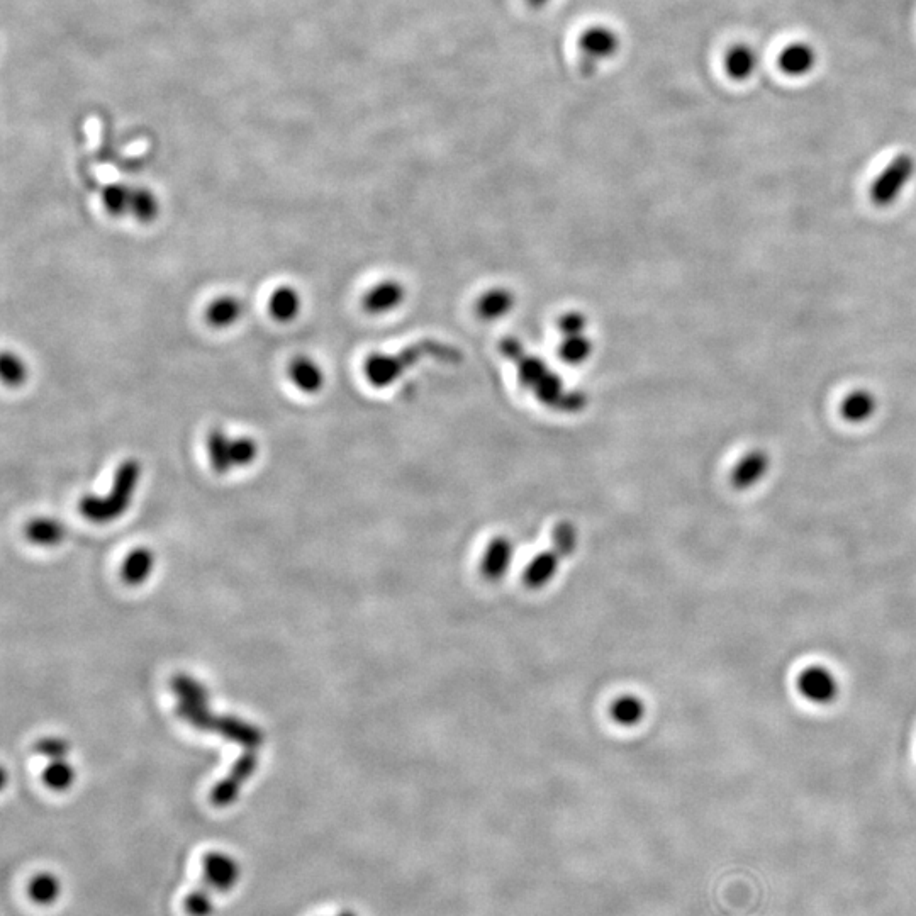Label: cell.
<instances>
[{
	"mask_svg": "<svg viewBox=\"0 0 916 916\" xmlns=\"http://www.w3.org/2000/svg\"><path fill=\"white\" fill-rule=\"evenodd\" d=\"M62 881L53 872H40L31 877L28 884V894L36 905L50 906L58 901L62 894Z\"/></svg>",
	"mask_w": 916,
	"mask_h": 916,
	"instance_id": "obj_18",
	"label": "cell"
},
{
	"mask_svg": "<svg viewBox=\"0 0 916 916\" xmlns=\"http://www.w3.org/2000/svg\"><path fill=\"white\" fill-rule=\"evenodd\" d=\"M816 65V51L808 43H793L782 50L779 67L789 77H803Z\"/></svg>",
	"mask_w": 916,
	"mask_h": 916,
	"instance_id": "obj_11",
	"label": "cell"
},
{
	"mask_svg": "<svg viewBox=\"0 0 916 916\" xmlns=\"http://www.w3.org/2000/svg\"><path fill=\"white\" fill-rule=\"evenodd\" d=\"M301 296L294 287L284 285L272 292L269 299V313L279 323H289L301 313Z\"/></svg>",
	"mask_w": 916,
	"mask_h": 916,
	"instance_id": "obj_15",
	"label": "cell"
},
{
	"mask_svg": "<svg viewBox=\"0 0 916 916\" xmlns=\"http://www.w3.org/2000/svg\"><path fill=\"white\" fill-rule=\"evenodd\" d=\"M514 545L509 538H494L482 553L481 572L489 581H499L513 564Z\"/></svg>",
	"mask_w": 916,
	"mask_h": 916,
	"instance_id": "obj_8",
	"label": "cell"
},
{
	"mask_svg": "<svg viewBox=\"0 0 916 916\" xmlns=\"http://www.w3.org/2000/svg\"><path fill=\"white\" fill-rule=\"evenodd\" d=\"M68 750H70V747L62 738H43V740L36 743V752H40L41 755H45L51 760L63 759L68 754Z\"/></svg>",
	"mask_w": 916,
	"mask_h": 916,
	"instance_id": "obj_30",
	"label": "cell"
},
{
	"mask_svg": "<svg viewBox=\"0 0 916 916\" xmlns=\"http://www.w3.org/2000/svg\"><path fill=\"white\" fill-rule=\"evenodd\" d=\"M403 287L386 280L372 287L364 296V309L370 314H384L391 309H396L403 301Z\"/></svg>",
	"mask_w": 916,
	"mask_h": 916,
	"instance_id": "obj_12",
	"label": "cell"
},
{
	"mask_svg": "<svg viewBox=\"0 0 916 916\" xmlns=\"http://www.w3.org/2000/svg\"><path fill=\"white\" fill-rule=\"evenodd\" d=\"M609 713H611V718L615 720V723H618L621 727H635L638 723H642L643 718H645L647 706H645L640 696L623 694V696L613 701Z\"/></svg>",
	"mask_w": 916,
	"mask_h": 916,
	"instance_id": "obj_17",
	"label": "cell"
},
{
	"mask_svg": "<svg viewBox=\"0 0 916 916\" xmlns=\"http://www.w3.org/2000/svg\"><path fill=\"white\" fill-rule=\"evenodd\" d=\"M794 684L799 696L805 699L806 703L815 704L820 708L835 703L842 691V682L832 667L820 662L799 669Z\"/></svg>",
	"mask_w": 916,
	"mask_h": 916,
	"instance_id": "obj_4",
	"label": "cell"
},
{
	"mask_svg": "<svg viewBox=\"0 0 916 916\" xmlns=\"http://www.w3.org/2000/svg\"><path fill=\"white\" fill-rule=\"evenodd\" d=\"M915 158L911 155H898L888 167L884 168L871 187V201L877 207L893 206L900 199L906 185L915 175Z\"/></svg>",
	"mask_w": 916,
	"mask_h": 916,
	"instance_id": "obj_5",
	"label": "cell"
},
{
	"mask_svg": "<svg viewBox=\"0 0 916 916\" xmlns=\"http://www.w3.org/2000/svg\"><path fill=\"white\" fill-rule=\"evenodd\" d=\"M757 62H759V58H757V53H755L752 46L737 45L728 51L727 58H725V68H727V73L733 80L742 82V80L750 79L754 75Z\"/></svg>",
	"mask_w": 916,
	"mask_h": 916,
	"instance_id": "obj_16",
	"label": "cell"
},
{
	"mask_svg": "<svg viewBox=\"0 0 916 916\" xmlns=\"http://www.w3.org/2000/svg\"><path fill=\"white\" fill-rule=\"evenodd\" d=\"M153 569V553L146 548H138L129 553L128 559L123 564V579L131 584L138 586L150 576Z\"/></svg>",
	"mask_w": 916,
	"mask_h": 916,
	"instance_id": "obj_21",
	"label": "cell"
},
{
	"mask_svg": "<svg viewBox=\"0 0 916 916\" xmlns=\"http://www.w3.org/2000/svg\"><path fill=\"white\" fill-rule=\"evenodd\" d=\"M158 201L151 194L150 190H133V199H131V209L129 214L135 216L136 221L140 223H153L158 216Z\"/></svg>",
	"mask_w": 916,
	"mask_h": 916,
	"instance_id": "obj_24",
	"label": "cell"
},
{
	"mask_svg": "<svg viewBox=\"0 0 916 916\" xmlns=\"http://www.w3.org/2000/svg\"><path fill=\"white\" fill-rule=\"evenodd\" d=\"M177 713L192 727L202 732H216L228 738L231 742L240 743L246 750L260 749L263 743V733L248 721L240 720L236 716H214L207 706L180 701L177 704Z\"/></svg>",
	"mask_w": 916,
	"mask_h": 916,
	"instance_id": "obj_3",
	"label": "cell"
},
{
	"mask_svg": "<svg viewBox=\"0 0 916 916\" xmlns=\"http://www.w3.org/2000/svg\"><path fill=\"white\" fill-rule=\"evenodd\" d=\"M141 465L138 460H126L119 465L112 491L106 498L85 496L80 499V513L95 523L116 520L129 508L136 486L140 482Z\"/></svg>",
	"mask_w": 916,
	"mask_h": 916,
	"instance_id": "obj_2",
	"label": "cell"
},
{
	"mask_svg": "<svg viewBox=\"0 0 916 916\" xmlns=\"http://www.w3.org/2000/svg\"><path fill=\"white\" fill-rule=\"evenodd\" d=\"M26 537L36 545L53 547L65 538V526L60 521L50 518H38L26 526Z\"/></svg>",
	"mask_w": 916,
	"mask_h": 916,
	"instance_id": "obj_20",
	"label": "cell"
},
{
	"mask_svg": "<svg viewBox=\"0 0 916 916\" xmlns=\"http://www.w3.org/2000/svg\"><path fill=\"white\" fill-rule=\"evenodd\" d=\"M552 542L553 552L559 553L560 557L565 559V557H569V555L576 552L579 535H577L576 528L570 523H560L553 530Z\"/></svg>",
	"mask_w": 916,
	"mask_h": 916,
	"instance_id": "obj_27",
	"label": "cell"
},
{
	"mask_svg": "<svg viewBox=\"0 0 916 916\" xmlns=\"http://www.w3.org/2000/svg\"><path fill=\"white\" fill-rule=\"evenodd\" d=\"M172 691L179 696L180 701L199 704V706H207L209 704V693H207L206 687L202 686L201 682H197L194 677L187 676V674H177L172 679Z\"/></svg>",
	"mask_w": 916,
	"mask_h": 916,
	"instance_id": "obj_22",
	"label": "cell"
},
{
	"mask_svg": "<svg viewBox=\"0 0 916 916\" xmlns=\"http://www.w3.org/2000/svg\"><path fill=\"white\" fill-rule=\"evenodd\" d=\"M0 372H2V379L6 382L7 386L17 387L23 384L26 377H28V369H26V364H24L21 358L17 357L16 353L6 352L2 355V360H0Z\"/></svg>",
	"mask_w": 916,
	"mask_h": 916,
	"instance_id": "obj_26",
	"label": "cell"
},
{
	"mask_svg": "<svg viewBox=\"0 0 916 916\" xmlns=\"http://www.w3.org/2000/svg\"><path fill=\"white\" fill-rule=\"evenodd\" d=\"M584 48L594 56H608L616 48V38L606 29H596L586 34Z\"/></svg>",
	"mask_w": 916,
	"mask_h": 916,
	"instance_id": "obj_29",
	"label": "cell"
},
{
	"mask_svg": "<svg viewBox=\"0 0 916 916\" xmlns=\"http://www.w3.org/2000/svg\"><path fill=\"white\" fill-rule=\"evenodd\" d=\"M877 411V399L871 391L867 389H857L850 392L840 404V414L847 423L861 425L871 419Z\"/></svg>",
	"mask_w": 916,
	"mask_h": 916,
	"instance_id": "obj_13",
	"label": "cell"
},
{
	"mask_svg": "<svg viewBox=\"0 0 916 916\" xmlns=\"http://www.w3.org/2000/svg\"><path fill=\"white\" fill-rule=\"evenodd\" d=\"M207 453H209L211 467L218 474H226L228 470L235 469L231 462V438L221 428L209 431Z\"/></svg>",
	"mask_w": 916,
	"mask_h": 916,
	"instance_id": "obj_19",
	"label": "cell"
},
{
	"mask_svg": "<svg viewBox=\"0 0 916 916\" xmlns=\"http://www.w3.org/2000/svg\"><path fill=\"white\" fill-rule=\"evenodd\" d=\"M771 470V457L764 450H752L738 460L730 474L732 486L737 491H749L766 479Z\"/></svg>",
	"mask_w": 916,
	"mask_h": 916,
	"instance_id": "obj_7",
	"label": "cell"
},
{
	"mask_svg": "<svg viewBox=\"0 0 916 916\" xmlns=\"http://www.w3.org/2000/svg\"><path fill=\"white\" fill-rule=\"evenodd\" d=\"M289 379L299 391L314 394L324 386V372L313 358L301 355L289 364Z\"/></svg>",
	"mask_w": 916,
	"mask_h": 916,
	"instance_id": "obj_10",
	"label": "cell"
},
{
	"mask_svg": "<svg viewBox=\"0 0 916 916\" xmlns=\"http://www.w3.org/2000/svg\"><path fill=\"white\" fill-rule=\"evenodd\" d=\"M257 767L258 757L255 750H245V754L240 755V759L236 760L229 776L214 786L211 791V805L216 808H228L233 805L240 796L241 786L246 781H250Z\"/></svg>",
	"mask_w": 916,
	"mask_h": 916,
	"instance_id": "obj_6",
	"label": "cell"
},
{
	"mask_svg": "<svg viewBox=\"0 0 916 916\" xmlns=\"http://www.w3.org/2000/svg\"><path fill=\"white\" fill-rule=\"evenodd\" d=\"M131 199H133V190H129L124 185H109L102 192V204L106 207L107 213L112 216L129 214Z\"/></svg>",
	"mask_w": 916,
	"mask_h": 916,
	"instance_id": "obj_25",
	"label": "cell"
},
{
	"mask_svg": "<svg viewBox=\"0 0 916 916\" xmlns=\"http://www.w3.org/2000/svg\"><path fill=\"white\" fill-rule=\"evenodd\" d=\"M43 781H45L48 788L62 793V791H67L75 781V771L63 759L51 760L50 766L46 767L45 772H43Z\"/></svg>",
	"mask_w": 916,
	"mask_h": 916,
	"instance_id": "obj_23",
	"label": "cell"
},
{
	"mask_svg": "<svg viewBox=\"0 0 916 916\" xmlns=\"http://www.w3.org/2000/svg\"><path fill=\"white\" fill-rule=\"evenodd\" d=\"M559 553L548 550L540 552L528 562L523 572V581L530 589H542L548 586L550 582L559 574L560 569Z\"/></svg>",
	"mask_w": 916,
	"mask_h": 916,
	"instance_id": "obj_9",
	"label": "cell"
},
{
	"mask_svg": "<svg viewBox=\"0 0 916 916\" xmlns=\"http://www.w3.org/2000/svg\"><path fill=\"white\" fill-rule=\"evenodd\" d=\"M335 916H358V915L357 913H353V911H341V913H338V915H335Z\"/></svg>",
	"mask_w": 916,
	"mask_h": 916,
	"instance_id": "obj_31",
	"label": "cell"
},
{
	"mask_svg": "<svg viewBox=\"0 0 916 916\" xmlns=\"http://www.w3.org/2000/svg\"><path fill=\"white\" fill-rule=\"evenodd\" d=\"M243 304L235 296L216 297L206 309V321L209 326L224 330L241 318Z\"/></svg>",
	"mask_w": 916,
	"mask_h": 916,
	"instance_id": "obj_14",
	"label": "cell"
},
{
	"mask_svg": "<svg viewBox=\"0 0 916 916\" xmlns=\"http://www.w3.org/2000/svg\"><path fill=\"white\" fill-rule=\"evenodd\" d=\"M258 445L250 436L231 438V462L233 467H246L257 458Z\"/></svg>",
	"mask_w": 916,
	"mask_h": 916,
	"instance_id": "obj_28",
	"label": "cell"
},
{
	"mask_svg": "<svg viewBox=\"0 0 916 916\" xmlns=\"http://www.w3.org/2000/svg\"><path fill=\"white\" fill-rule=\"evenodd\" d=\"M241 879L240 862L233 855L211 850L202 857L201 879L184 900L189 916H211L218 896L233 891Z\"/></svg>",
	"mask_w": 916,
	"mask_h": 916,
	"instance_id": "obj_1",
	"label": "cell"
}]
</instances>
